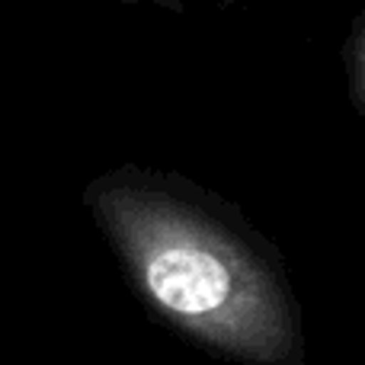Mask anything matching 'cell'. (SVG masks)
<instances>
[{
    "instance_id": "1",
    "label": "cell",
    "mask_w": 365,
    "mask_h": 365,
    "mask_svg": "<svg viewBox=\"0 0 365 365\" xmlns=\"http://www.w3.org/2000/svg\"><path fill=\"white\" fill-rule=\"evenodd\" d=\"M83 202L158 317L234 362L302 365V314L282 259L225 202L141 167L96 177Z\"/></svg>"
}]
</instances>
